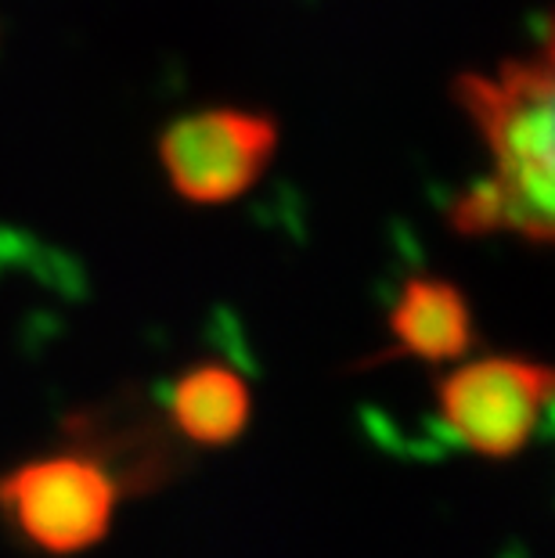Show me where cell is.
I'll list each match as a JSON object with an SVG mask.
<instances>
[{
    "mask_svg": "<svg viewBox=\"0 0 555 558\" xmlns=\"http://www.w3.org/2000/svg\"><path fill=\"white\" fill-rule=\"evenodd\" d=\"M120 490L98 461L62 450L0 472V522L40 555H80L109 537Z\"/></svg>",
    "mask_w": 555,
    "mask_h": 558,
    "instance_id": "cell-3",
    "label": "cell"
},
{
    "mask_svg": "<svg viewBox=\"0 0 555 558\" xmlns=\"http://www.w3.org/2000/svg\"><path fill=\"white\" fill-rule=\"evenodd\" d=\"M389 331L397 347L379 361L415 357L426 364H451L476 347L469 300L458 284L444 278H408L400 284L389 311Z\"/></svg>",
    "mask_w": 555,
    "mask_h": 558,
    "instance_id": "cell-6",
    "label": "cell"
},
{
    "mask_svg": "<svg viewBox=\"0 0 555 558\" xmlns=\"http://www.w3.org/2000/svg\"><path fill=\"white\" fill-rule=\"evenodd\" d=\"M65 436L73 439V450L109 472L120 497L156 490L181 469V458L173 454L167 429L145 414L130 418L126 425H116L112 408H91L65 422Z\"/></svg>",
    "mask_w": 555,
    "mask_h": 558,
    "instance_id": "cell-5",
    "label": "cell"
},
{
    "mask_svg": "<svg viewBox=\"0 0 555 558\" xmlns=\"http://www.w3.org/2000/svg\"><path fill=\"white\" fill-rule=\"evenodd\" d=\"M436 408L462 450L487 461H512L552 433L555 375L548 364L512 357H476L433 383Z\"/></svg>",
    "mask_w": 555,
    "mask_h": 558,
    "instance_id": "cell-2",
    "label": "cell"
},
{
    "mask_svg": "<svg viewBox=\"0 0 555 558\" xmlns=\"http://www.w3.org/2000/svg\"><path fill=\"white\" fill-rule=\"evenodd\" d=\"M498 558H530V548L523 541H509L505 548L498 551Z\"/></svg>",
    "mask_w": 555,
    "mask_h": 558,
    "instance_id": "cell-8",
    "label": "cell"
},
{
    "mask_svg": "<svg viewBox=\"0 0 555 558\" xmlns=\"http://www.w3.org/2000/svg\"><path fill=\"white\" fill-rule=\"evenodd\" d=\"M167 414L192 447H231L250 429L253 397L239 367L203 361L167 389Z\"/></svg>",
    "mask_w": 555,
    "mask_h": 558,
    "instance_id": "cell-7",
    "label": "cell"
},
{
    "mask_svg": "<svg viewBox=\"0 0 555 558\" xmlns=\"http://www.w3.org/2000/svg\"><path fill=\"white\" fill-rule=\"evenodd\" d=\"M458 105L491 151L487 177L502 231L548 245L555 228V87L548 47L534 62H505L498 76L462 73Z\"/></svg>",
    "mask_w": 555,
    "mask_h": 558,
    "instance_id": "cell-1",
    "label": "cell"
},
{
    "mask_svg": "<svg viewBox=\"0 0 555 558\" xmlns=\"http://www.w3.org/2000/svg\"><path fill=\"white\" fill-rule=\"evenodd\" d=\"M278 145V126L267 116L209 109L177 120L159 141L170 184L184 198L220 206L245 195L267 170Z\"/></svg>",
    "mask_w": 555,
    "mask_h": 558,
    "instance_id": "cell-4",
    "label": "cell"
}]
</instances>
